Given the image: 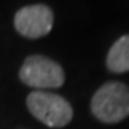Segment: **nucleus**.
I'll return each instance as SVG.
<instances>
[{"label": "nucleus", "mask_w": 129, "mask_h": 129, "mask_svg": "<svg viewBox=\"0 0 129 129\" xmlns=\"http://www.w3.org/2000/svg\"><path fill=\"white\" fill-rule=\"evenodd\" d=\"M90 111L105 123L123 120L129 116V88L120 82L105 83L93 95Z\"/></svg>", "instance_id": "nucleus-1"}, {"label": "nucleus", "mask_w": 129, "mask_h": 129, "mask_svg": "<svg viewBox=\"0 0 129 129\" xmlns=\"http://www.w3.org/2000/svg\"><path fill=\"white\" fill-rule=\"evenodd\" d=\"M53 27V12L46 5L24 6L14 14V29L29 39L49 35Z\"/></svg>", "instance_id": "nucleus-4"}, {"label": "nucleus", "mask_w": 129, "mask_h": 129, "mask_svg": "<svg viewBox=\"0 0 129 129\" xmlns=\"http://www.w3.org/2000/svg\"><path fill=\"white\" fill-rule=\"evenodd\" d=\"M106 66L113 73L129 72V35L119 37L109 49Z\"/></svg>", "instance_id": "nucleus-5"}, {"label": "nucleus", "mask_w": 129, "mask_h": 129, "mask_svg": "<svg viewBox=\"0 0 129 129\" xmlns=\"http://www.w3.org/2000/svg\"><path fill=\"white\" fill-rule=\"evenodd\" d=\"M26 103L29 112L49 128H63L73 118L70 103L56 93L35 90L29 93Z\"/></svg>", "instance_id": "nucleus-2"}, {"label": "nucleus", "mask_w": 129, "mask_h": 129, "mask_svg": "<svg viewBox=\"0 0 129 129\" xmlns=\"http://www.w3.org/2000/svg\"><path fill=\"white\" fill-rule=\"evenodd\" d=\"M19 76L24 85L36 89L60 88L64 82V72L62 66L40 55L26 57L19 70Z\"/></svg>", "instance_id": "nucleus-3"}]
</instances>
